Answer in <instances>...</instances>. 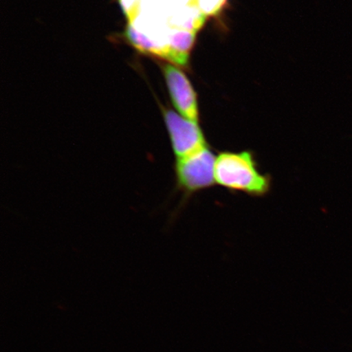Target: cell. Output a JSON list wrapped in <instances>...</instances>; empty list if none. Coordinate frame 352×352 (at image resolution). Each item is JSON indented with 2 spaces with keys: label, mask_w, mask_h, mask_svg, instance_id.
I'll return each instance as SVG.
<instances>
[{
  "label": "cell",
  "mask_w": 352,
  "mask_h": 352,
  "mask_svg": "<svg viewBox=\"0 0 352 352\" xmlns=\"http://www.w3.org/2000/svg\"><path fill=\"white\" fill-rule=\"evenodd\" d=\"M214 177L220 187L254 197L266 196L272 188L271 176L261 173L254 153L248 151L219 153Z\"/></svg>",
  "instance_id": "cell-1"
},
{
  "label": "cell",
  "mask_w": 352,
  "mask_h": 352,
  "mask_svg": "<svg viewBox=\"0 0 352 352\" xmlns=\"http://www.w3.org/2000/svg\"><path fill=\"white\" fill-rule=\"evenodd\" d=\"M217 157L210 147L186 157L176 158L174 164L175 188L182 193L183 202L215 184Z\"/></svg>",
  "instance_id": "cell-2"
},
{
  "label": "cell",
  "mask_w": 352,
  "mask_h": 352,
  "mask_svg": "<svg viewBox=\"0 0 352 352\" xmlns=\"http://www.w3.org/2000/svg\"><path fill=\"white\" fill-rule=\"evenodd\" d=\"M164 113L175 160L192 155L208 147L197 122L188 120L171 109H165Z\"/></svg>",
  "instance_id": "cell-3"
},
{
  "label": "cell",
  "mask_w": 352,
  "mask_h": 352,
  "mask_svg": "<svg viewBox=\"0 0 352 352\" xmlns=\"http://www.w3.org/2000/svg\"><path fill=\"white\" fill-rule=\"evenodd\" d=\"M162 69L175 107L187 120L197 122V96L186 74L171 65L165 64Z\"/></svg>",
  "instance_id": "cell-4"
}]
</instances>
